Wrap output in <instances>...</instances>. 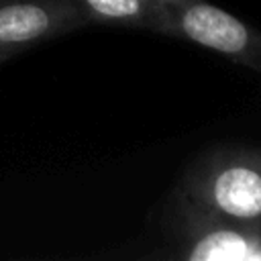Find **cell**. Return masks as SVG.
<instances>
[{
    "label": "cell",
    "instance_id": "obj_5",
    "mask_svg": "<svg viewBox=\"0 0 261 261\" xmlns=\"http://www.w3.org/2000/svg\"><path fill=\"white\" fill-rule=\"evenodd\" d=\"M88 24H112L159 33L163 12L143 0H71Z\"/></svg>",
    "mask_w": 261,
    "mask_h": 261
},
{
    "label": "cell",
    "instance_id": "obj_3",
    "mask_svg": "<svg viewBox=\"0 0 261 261\" xmlns=\"http://www.w3.org/2000/svg\"><path fill=\"white\" fill-rule=\"evenodd\" d=\"M175 257L188 261H261V228L212 216L175 196Z\"/></svg>",
    "mask_w": 261,
    "mask_h": 261
},
{
    "label": "cell",
    "instance_id": "obj_1",
    "mask_svg": "<svg viewBox=\"0 0 261 261\" xmlns=\"http://www.w3.org/2000/svg\"><path fill=\"white\" fill-rule=\"evenodd\" d=\"M192 206L261 228V149H216L198 157L177 186Z\"/></svg>",
    "mask_w": 261,
    "mask_h": 261
},
{
    "label": "cell",
    "instance_id": "obj_6",
    "mask_svg": "<svg viewBox=\"0 0 261 261\" xmlns=\"http://www.w3.org/2000/svg\"><path fill=\"white\" fill-rule=\"evenodd\" d=\"M143 2H145V4H149L151 8L159 10V12H165L167 8L177 6V4H181V2H186V0H143Z\"/></svg>",
    "mask_w": 261,
    "mask_h": 261
},
{
    "label": "cell",
    "instance_id": "obj_7",
    "mask_svg": "<svg viewBox=\"0 0 261 261\" xmlns=\"http://www.w3.org/2000/svg\"><path fill=\"white\" fill-rule=\"evenodd\" d=\"M6 59H10V57H8V55H4V53H0V63H4Z\"/></svg>",
    "mask_w": 261,
    "mask_h": 261
},
{
    "label": "cell",
    "instance_id": "obj_2",
    "mask_svg": "<svg viewBox=\"0 0 261 261\" xmlns=\"http://www.w3.org/2000/svg\"><path fill=\"white\" fill-rule=\"evenodd\" d=\"M159 35L212 49L261 73V31L206 0H186L167 8L161 18Z\"/></svg>",
    "mask_w": 261,
    "mask_h": 261
},
{
    "label": "cell",
    "instance_id": "obj_4",
    "mask_svg": "<svg viewBox=\"0 0 261 261\" xmlns=\"http://www.w3.org/2000/svg\"><path fill=\"white\" fill-rule=\"evenodd\" d=\"M86 24L71 0H0V53L12 57Z\"/></svg>",
    "mask_w": 261,
    "mask_h": 261
}]
</instances>
